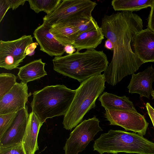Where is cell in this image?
Instances as JSON below:
<instances>
[{
    "label": "cell",
    "mask_w": 154,
    "mask_h": 154,
    "mask_svg": "<svg viewBox=\"0 0 154 154\" xmlns=\"http://www.w3.org/2000/svg\"><path fill=\"white\" fill-rule=\"evenodd\" d=\"M100 27L113 46L112 59L103 74L105 82L114 86L136 72L143 63L131 46L135 35L143 29V21L132 12L120 11L105 15Z\"/></svg>",
    "instance_id": "6da1fadb"
},
{
    "label": "cell",
    "mask_w": 154,
    "mask_h": 154,
    "mask_svg": "<svg viewBox=\"0 0 154 154\" xmlns=\"http://www.w3.org/2000/svg\"><path fill=\"white\" fill-rule=\"evenodd\" d=\"M54 70L64 76L82 82L101 74L108 65L106 54L102 51L87 50L71 54L55 57L52 60Z\"/></svg>",
    "instance_id": "7a4b0ae2"
},
{
    "label": "cell",
    "mask_w": 154,
    "mask_h": 154,
    "mask_svg": "<svg viewBox=\"0 0 154 154\" xmlns=\"http://www.w3.org/2000/svg\"><path fill=\"white\" fill-rule=\"evenodd\" d=\"M76 91L61 85L48 86L35 91L30 104L32 112L43 123L48 119L64 116Z\"/></svg>",
    "instance_id": "3957f363"
},
{
    "label": "cell",
    "mask_w": 154,
    "mask_h": 154,
    "mask_svg": "<svg viewBox=\"0 0 154 154\" xmlns=\"http://www.w3.org/2000/svg\"><path fill=\"white\" fill-rule=\"evenodd\" d=\"M103 74L91 77L81 83L71 105L64 116L63 124L66 130H71L81 122L85 115L96 107V101L105 86Z\"/></svg>",
    "instance_id": "277c9868"
},
{
    "label": "cell",
    "mask_w": 154,
    "mask_h": 154,
    "mask_svg": "<svg viewBox=\"0 0 154 154\" xmlns=\"http://www.w3.org/2000/svg\"><path fill=\"white\" fill-rule=\"evenodd\" d=\"M97 5L95 2L90 0H62L52 13L44 16L43 20L52 26L67 20L90 19Z\"/></svg>",
    "instance_id": "5b68a950"
},
{
    "label": "cell",
    "mask_w": 154,
    "mask_h": 154,
    "mask_svg": "<svg viewBox=\"0 0 154 154\" xmlns=\"http://www.w3.org/2000/svg\"><path fill=\"white\" fill-rule=\"evenodd\" d=\"M96 116L85 120L70 133L63 147L64 154H78L85 149L95 135L103 131Z\"/></svg>",
    "instance_id": "8992f818"
},
{
    "label": "cell",
    "mask_w": 154,
    "mask_h": 154,
    "mask_svg": "<svg viewBox=\"0 0 154 154\" xmlns=\"http://www.w3.org/2000/svg\"><path fill=\"white\" fill-rule=\"evenodd\" d=\"M33 42L31 35L12 41H0V67L8 70L18 68L26 56V49Z\"/></svg>",
    "instance_id": "52a82bcc"
},
{
    "label": "cell",
    "mask_w": 154,
    "mask_h": 154,
    "mask_svg": "<svg viewBox=\"0 0 154 154\" xmlns=\"http://www.w3.org/2000/svg\"><path fill=\"white\" fill-rule=\"evenodd\" d=\"M104 115L111 125L119 126L126 131H131L143 135L146 134L149 123L144 116L137 111L106 110Z\"/></svg>",
    "instance_id": "ba28073f"
},
{
    "label": "cell",
    "mask_w": 154,
    "mask_h": 154,
    "mask_svg": "<svg viewBox=\"0 0 154 154\" xmlns=\"http://www.w3.org/2000/svg\"><path fill=\"white\" fill-rule=\"evenodd\" d=\"M27 83L17 82L0 98V115L17 112L26 107L29 95Z\"/></svg>",
    "instance_id": "9c48e42d"
},
{
    "label": "cell",
    "mask_w": 154,
    "mask_h": 154,
    "mask_svg": "<svg viewBox=\"0 0 154 154\" xmlns=\"http://www.w3.org/2000/svg\"><path fill=\"white\" fill-rule=\"evenodd\" d=\"M51 26L43 21L34 31V38L39 45L40 50L51 56H62L65 51V46L51 32Z\"/></svg>",
    "instance_id": "30bf717a"
},
{
    "label": "cell",
    "mask_w": 154,
    "mask_h": 154,
    "mask_svg": "<svg viewBox=\"0 0 154 154\" xmlns=\"http://www.w3.org/2000/svg\"><path fill=\"white\" fill-rule=\"evenodd\" d=\"M29 115L27 106L17 112L13 124L0 139V148L12 146L23 143Z\"/></svg>",
    "instance_id": "8fae6325"
},
{
    "label": "cell",
    "mask_w": 154,
    "mask_h": 154,
    "mask_svg": "<svg viewBox=\"0 0 154 154\" xmlns=\"http://www.w3.org/2000/svg\"><path fill=\"white\" fill-rule=\"evenodd\" d=\"M134 52L143 63L154 62V32L147 28L137 33L132 42Z\"/></svg>",
    "instance_id": "7c38bea8"
},
{
    "label": "cell",
    "mask_w": 154,
    "mask_h": 154,
    "mask_svg": "<svg viewBox=\"0 0 154 154\" xmlns=\"http://www.w3.org/2000/svg\"><path fill=\"white\" fill-rule=\"evenodd\" d=\"M154 82V68L151 65L143 72L132 74L127 88L129 93L138 94L140 97L149 99L151 92L153 90L152 85Z\"/></svg>",
    "instance_id": "4fadbf2b"
},
{
    "label": "cell",
    "mask_w": 154,
    "mask_h": 154,
    "mask_svg": "<svg viewBox=\"0 0 154 154\" xmlns=\"http://www.w3.org/2000/svg\"><path fill=\"white\" fill-rule=\"evenodd\" d=\"M43 124L34 113L32 112L29 114L23 142L26 154H35L39 149L38 137Z\"/></svg>",
    "instance_id": "5bb4252c"
},
{
    "label": "cell",
    "mask_w": 154,
    "mask_h": 154,
    "mask_svg": "<svg viewBox=\"0 0 154 154\" xmlns=\"http://www.w3.org/2000/svg\"><path fill=\"white\" fill-rule=\"evenodd\" d=\"M104 36L101 28L98 26L80 34L72 45L77 51L85 49H94L101 43Z\"/></svg>",
    "instance_id": "9a60e30c"
},
{
    "label": "cell",
    "mask_w": 154,
    "mask_h": 154,
    "mask_svg": "<svg viewBox=\"0 0 154 154\" xmlns=\"http://www.w3.org/2000/svg\"><path fill=\"white\" fill-rule=\"evenodd\" d=\"M98 100L106 110H126L137 111L133 102L124 95L122 97L104 92L99 97Z\"/></svg>",
    "instance_id": "2e32d148"
},
{
    "label": "cell",
    "mask_w": 154,
    "mask_h": 154,
    "mask_svg": "<svg viewBox=\"0 0 154 154\" xmlns=\"http://www.w3.org/2000/svg\"><path fill=\"white\" fill-rule=\"evenodd\" d=\"M51 32L64 46L72 45L79 33L74 26L69 21H62L51 26Z\"/></svg>",
    "instance_id": "e0dca14e"
},
{
    "label": "cell",
    "mask_w": 154,
    "mask_h": 154,
    "mask_svg": "<svg viewBox=\"0 0 154 154\" xmlns=\"http://www.w3.org/2000/svg\"><path fill=\"white\" fill-rule=\"evenodd\" d=\"M45 64L41 59L31 61L19 68L18 76L21 82L26 83L40 79L47 75Z\"/></svg>",
    "instance_id": "ac0fdd59"
},
{
    "label": "cell",
    "mask_w": 154,
    "mask_h": 154,
    "mask_svg": "<svg viewBox=\"0 0 154 154\" xmlns=\"http://www.w3.org/2000/svg\"><path fill=\"white\" fill-rule=\"evenodd\" d=\"M154 0H113L111 4L116 11H137L151 7Z\"/></svg>",
    "instance_id": "d6986e66"
},
{
    "label": "cell",
    "mask_w": 154,
    "mask_h": 154,
    "mask_svg": "<svg viewBox=\"0 0 154 154\" xmlns=\"http://www.w3.org/2000/svg\"><path fill=\"white\" fill-rule=\"evenodd\" d=\"M31 9L36 13L43 11L47 14L52 13L61 0H27Z\"/></svg>",
    "instance_id": "ffe728a7"
},
{
    "label": "cell",
    "mask_w": 154,
    "mask_h": 154,
    "mask_svg": "<svg viewBox=\"0 0 154 154\" xmlns=\"http://www.w3.org/2000/svg\"><path fill=\"white\" fill-rule=\"evenodd\" d=\"M14 74L2 73L0 74V98L9 92L17 83Z\"/></svg>",
    "instance_id": "44dd1931"
},
{
    "label": "cell",
    "mask_w": 154,
    "mask_h": 154,
    "mask_svg": "<svg viewBox=\"0 0 154 154\" xmlns=\"http://www.w3.org/2000/svg\"><path fill=\"white\" fill-rule=\"evenodd\" d=\"M66 21H69L75 26L78 31L79 35L99 26L93 17L88 20L76 19Z\"/></svg>",
    "instance_id": "7402d4cb"
},
{
    "label": "cell",
    "mask_w": 154,
    "mask_h": 154,
    "mask_svg": "<svg viewBox=\"0 0 154 154\" xmlns=\"http://www.w3.org/2000/svg\"><path fill=\"white\" fill-rule=\"evenodd\" d=\"M17 113V112L0 115V139L13 124Z\"/></svg>",
    "instance_id": "603a6c76"
},
{
    "label": "cell",
    "mask_w": 154,
    "mask_h": 154,
    "mask_svg": "<svg viewBox=\"0 0 154 154\" xmlns=\"http://www.w3.org/2000/svg\"><path fill=\"white\" fill-rule=\"evenodd\" d=\"M0 154H26L23 143L10 147L0 148Z\"/></svg>",
    "instance_id": "cb8c5ba5"
},
{
    "label": "cell",
    "mask_w": 154,
    "mask_h": 154,
    "mask_svg": "<svg viewBox=\"0 0 154 154\" xmlns=\"http://www.w3.org/2000/svg\"><path fill=\"white\" fill-rule=\"evenodd\" d=\"M9 9L10 6L8 0H0V22Z\"/></svg>",
    "instance_id": "d4e9b609"
},
{
    "label": "cell",
    "mask_w": 154,
    "mask_h": 154,
    "mask_svg": "<svg viewBox=\"0 0 154 154\" xmlns=\"http://www.w3.org/2000/svg\"><path fill=\"white\" fill-rule=\"evenodd\" d=\"M150 8L151 10L148 19L147 28L154 32V0Z\"/></svg>",
    "instance_id": "484cf974"
},
{
    "label": "cell",
    "mask_w": 154,
    "mask_h": 154,
    "mask_svg": "<svg viewBox=\"0 0 154 154\" xmlns=\"http://www.w3.org/2000/svg\"><path fill=\"white\" fill-rule=\"evenodd\" d=\"M8 1L10 9L11 8L13 10L16 9L20 5H23L25 2L27 1L26 0H8Z\"/></svg>",
    "instance_id": "4316f807"
},
{
    "label": "cell",
    "mask_w": 154,
    "mask_h": 154,
    "mask_svg": "<svg viewBox=\"0 0 154 154\" xmlns=\"http://www.w3.org/2000/svg\"><path fill=\"white\" fill-rule=\"evenodd\" d=\"M146 107L148 114L154 127V108L149 103H146Z\"/></svg>",
    "instance_id": "83f0119b"
},
{
    "label": "cell",
    "mask_w": 154,
    "mask_h": 154,
    "mask_svg": "<svg viewBox=\"0 0 154 154\" xmlns=\"http://www.w3.org/2000/svg\"><path fill=\"white\" fill-rule=\"evenodd\" d=\"M65 52L68 54H71L76 51V49L73 45L71 44H68L65 46Z\"/></svg>",
    "instance_id": "f1b7e54d"
},
{
    "label": "cell",
    "mask_w": 154,
    "mask_h": 154,
    "mask_svg": "<svg viewBox=\"0 0 154 154\" xmlns=\"http://www.w3.org/2000/svg\"><path fill=\"white\" fill-rule=\"evenodd\" d=\"M104 47L106 49L109 50H112L113 49V46L111 42L108 39H107L104 43Z\"/></svg>",
    "instance_id": "f546056e"
},
{
    "label": "cell",
    "mask_w": 154,
    "mask_h": 154,
    "mask_svg": "<svg viewBox=\"0 0 154 154\" xmlns=\"http://www.w3.org/2000/svg\"><path fill=\"white\" fill-rule=\"evenodd\" d=\"M150 95L152 97V99H154V90H153L151 92Z\"/></svg>",
    "instance_id": "4dcf8cb0"
}]
</instances>
